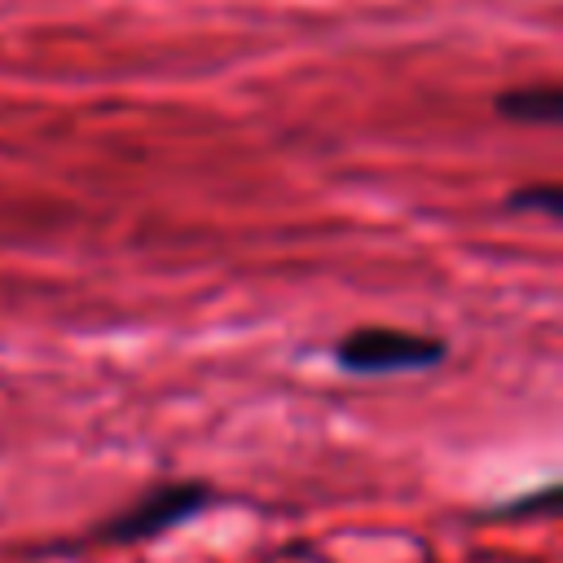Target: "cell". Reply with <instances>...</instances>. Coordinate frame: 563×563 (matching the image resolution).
<instances>
[{"instance_id": "cell-1", "label": "cell", "mask_w": 563, "mask_h": 563, "mask_svg": "<svg viewBox=\"0 0 563 563\" xmlns=\"http://www.w3.org/2000/svg\"><path fill=\"white\" fill-rule=\"evenodd\" d=\"M334 361L339 369H352V374H405V369L440 365L444 343L400 325H361L334 343Z\"/></svg>"}, {"instance_id": "cell-2", "label": "cell", "mask_w": 563, "mask_h": 563, "mask_svg": "<svg viewBox=\"0 0 563 563\" xmlns=\"http://www.w3.org/2000/svg\"><path fill=\"white\" fill-rule=\"evenodd\" d=\"M207 501H211V493H207V488H198V484L158 488V493L141 497L136 506H128L123 515H114L110 523H101V537H110V541H141V537H158L163 528H176V523L194 519Z\"/></svg>"}, {"instance_id": "cell-3", "label": "cell", "mask_w": 563, "mask_h": 563, "mask_svg": "<svg viewBox=\"0 0 563 563\" xmlns=\"http://www.w3.org/2000/svg\"><path fill=\"white\" fill-rule=\"evenodd\" d=\"M497 114L523 128H554L563 119V88L554 79L541 84H515L506 92H497Z\"/></svg>"}, {"instance_id": "cell-4", "label": "cell", "mask_w": 563, "mask_h": 563, "mask_svg": "<svg viewBox=\"0 0 563 563\" xmlns=\"http://www.w3.org/2000/svg\"><path fill=\"white\" fill-rule=\"evenodd\" d=\"M510 207H537L541 216H559L563 198H559V185H528V189H515L510 194Z\"/></svg>"}]
</instances>
